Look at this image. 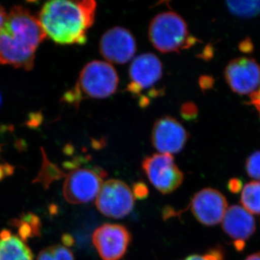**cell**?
<instances>
[{
  "mask_svg": "<svg viewBox=\"0 0 260 260\" xmlns=\"http://www.w3.org/2000/svg\"><path fill=\"white\" fill-rule=\"evenodd\" d=\"M46 37L39 19L23 6L13 7L0 28V64L31 70Z\"/></svg>",
  "mask_w": 260,
  "mask_h": 260,
  "instance_id": "6da1fadb",
  "label": "cell"
},
{
  "mask_svg": "<svg viewBox=\"0 0 260 260\" xmlns=\"http://www.w3.org/2000/svg\"><path fill=\"white\" fill-rule=\"evenodd\" d=\"M148 37L154 48L164 54L179 52L198 42L189 32L185 20L171 11L154 17L149 25Z\"/></svg>",
  "mask_w": 260,
  "mask_h": 260,
  "instance_id": "277c9868",
  "label": "cell"
},
{
  "mask_svg": "<svg viewBox=\"0 0 260 260\" xmlns=\"http://www.w3.org/2000/svg\"><path fill=\"white\" fill-rule=\"evenodd\" d=\"M225 78L233 91L241 95L251 94L260 85V66L251 58H237L228 64Z\"/></svg>",
  "mask_w": 260,
  "mask_h": 260,
  "instance_id": "7c38bea8",
  "label": "cell"
},
{
  "mask_svg": "<svg viewBox=\"0 0 260 260\" xmlns=\"http://www.w3.org/2000/svg\"><path fill=\"white\" fill-rule=\"evenodd\" d=\"M136 186L138 187V189H135V191H133V194H134L135 197L139 196V198H143V197L146 196L148 191L144 184H139L136 185Z\"/></svg>",
  "mask_w": 260,
  "mask_h": 260,
  "instance_id": "484cf974",
  "label": "cell"
},
{
  "mask_svg": "<svg viewBox=\"0 0 260 260\" xmlns=\"http://www.w3.org/2000/svg\"><path fill=\"white\" fill-rule=\"evenodd\" d=\"M182 115L185 119H191L195 118L198 114V109L193 104H186L181 109Z\"/></svg>",
  "mask_w": 260,
  "mask_h": 260,
  "instance_id": "603a6c76",
  "label": "cell"
},
{
  "mask_svg": "<svg viewBox=\"0 0 260 260\" xmlns=\"http://www.w3.org/2000/svg\"><path fill=\"white\" fill-rule=\"evenodd\" d=\"M226 5L233 15L240 18H252L260 14V1H227Z\"/></svg>",
  "mask_w": 260,
  "mask_h": 260,
  "instance_id": "ac0fdd59",
  "label": "cell"
},
{
  "mask_svg": "<svg viewBox=\"0 0 260 260\" xmlns=\"http://www.w3.org/2000/svg\"><path fill=\"white\" fill-rule=\"evenodd\" d=\"M241 203L249 213L260 215V181H251L244 186Z\"/></svg>",
  "mask_w": 260,
  "mask_h": 260,
  "instance_id": "2e32d148",
  "label": "cell"
},
{
  "mask_svg": "<svg viewBox=\"0 0 260 260\" xmlns=\"http://www.w3.org/2000/svg\"><path fill=\"white\" fill-rule=\"evenodd\" d=\"M7 15L8 14H7L5 8L0 5V28H2L3 23H4L5 19H6Z\"/></svg>",
  "mask_w": 260,
  "mask_h": 260,
  "instance_id": "4316f807",
  "label": "cell"
},
{
  "mask_svg": "<svg viewBox=\"0 0 260 260\" xmlns=\"http://www.w3.org/2000/svg\"><path fill=\"white\" fill-rule=\"evenodd\" d=\"M189 135L184 126L175 118L167 116L160 118L154 124L151 141L159 153H179L185 146Z\"/></svg>",
  "mask_w": 260,
  "mask_h": 260,
  "instance_id": "8fae6325",
  "label": "cell"
},
{
  "mask_svg": "<svg viewBox=\"0 0 260 260\" xmlns=\"http://www.w3.org/2000/svg\"><path fill=\"white\" fill-rule=\"evenodd\" d=\"M107 176L100 169L77 168L65 176L63 195L70 204L88 203L95 200Z\"/></svg>",
  "mask_w": 260,
  "mask_h": 260,
  "instance_id": "8992f818",
  "label": "cell"
},
{
  "mask_svg": "<svg viewBox=\"0 0 260 260\" xmlns=\"http://www.w3.org/2000/svg\"><path fill=\"white\" fill-rule=\"evenodd\" d=\"M249 104L255 108L260 116V87L250 94V102Z\"/></svg>",
  "mask_w": 260,
  "mask_h": 260,
  "instance_id": "cb8c5ba5",
  "label": "cell"
},
{
  "mask_svg": "<svg viewBox=\"0 0 260 260\" xmlns=\"http://www.w3.org/2000/svg\"><path fill=\"white\" fill-rule=\"evenodd\" d=\"M44 159L42 171L39 173L37 179L34 180V182L42 183L45 188H47L53 181L61 179L65 177L66 174H64L59 168L49 161L45 155H44Z\"/></svg>",
  "mask_w": 260,
  "mask_h": 260,
  "instance_id": "d6986e66",
  "label": "cell"
},
{
  "mask_svg": "<svg viewBox=\"0 0 260 260\" xmlns=\"http://www.w3.org/2000/svg\"><path fill=\"white\" fill-rule=\"evenodd\" d=\"M137 51L135 37L129 30L114 27L104 32L99 42V51L107 62L124 64L133 59Z\"/></svg>",
  "mask_w": 260,
  "mask_h": 260,
  "instance_id": "30bf717a",
  "label": "cell"
},
{
  "mask_svg": "<svg viewBox=\"0 0 260 260\" xmlns=\"http://www.w3.org/2000/svg\"><path fill=\"white\" fill-rule=\"evenodd\" d=\"M184 260H223V253L219 249H213L206 254L200 255L194 254L186 257Z\"/></svg>",
  "mask_w": 260,
  "mask_h": 260,
  "instance_id": "7402d4cb",
  "label": "cell"
},
{
  "mask_svg": "<svg viewBox=\"0 0 260 260\" xmlns=\"http://www.w3.org/2000/svg\"><path fill=\"white\" fill-rule=\"evenodd\" d=\"M14 226L18 227L19 237L23 241L28 238L39 235L41 230V220L34 214L28 213L22 215L21 218L12 221Z\"/></svg>",
  "mask_w": 260,
  "mask_h": 260,
  "instance_id": "e0dca14e",
  "label": "cell"
},
{
  "mask_svg": "<svg viewBox=\"0 0 260 260\" xmlns=\"http://www.w3.org/2000/svg\"><path fill=\"white\" fill-rule=\"evenodd\" d=\"M96 8L93 0H53L44 4L38 19L46 36L56 44H84L95 21Z\"/></svg>",
  "mask_w": 260,
  "mask_h": 260,
  "instance_id": "7a4b0ae2",
  "label": "cell"
},
{
  "mask_svg": "<svg viewBox=\"0 0 260 260\" xmlns=\"http://www.w3.org/2000/svg\"><path fill=\"white\" fill-rule=\"evenodd\" d=\"M142 167L150 182L162 194L175 191L184 181V174L169 154L155 153L146 157Z\"/></svg>",
  "mask_w": 260,
  "mask_h": 260,
  "instance_id": "ba28073f",
  "label": "cell"
},
{
  "mask_svg": "<svg viewBox=\"0 0 260 260\" xmlns=\"http://www.w3.org/2000/svg\"><path fill=\"white\" fill-rule=\"evenodd\" d=\"M221 222L225 234L242 244L256 230L255 220L252 214L239 205H233L228 208Z\"/></svg>",
  "mask_w": 260,
  "mask_h": 260,
  "instance_id": "5bb4252c",
  "label": "cell"
},
{
  "mask_svg": "<svg viewBox=\"0 0 260 260\" xmlns=\"http://www.w3.org/2000/svg\"><path fill=\"white\" fill-rule=\"evenodd\" d=\"M131 234L119 224L105 223L94 231L92 241L103 260H119L125 255Z\"/></svg>",
  "mask_w": 260,
  "mask_h": 260,
  "instance_id": "9c48e42d",
  "label": "cell"
},
{
  "mask_svg": "<svg viewBox=\"0 0 260 260\" xmlns=\"http://www.w3.org/2000/svg\"><path fill=\"white\" fill-rule=\"evenodd\" d=\"M1 102H2L1 95H0V105H1Z\"/></svg>",
  "mask_w": 260,
  "mask_h": 260,
  "instance_id": "f1b7e54d",
  "label": "cell"
},
{
  "mask_svg": "<svg viewBox=\"0 0 260 260\" xmlns=\"http://www.w3.org/2000/svg\"><path fill=\"white\" fill-rule=\"evenodd\" d=\"M245 260H260V251L248 256Z\"/></svg>",
  "mask_w": 260,
  "mask_h": 260,
  "instance_id": "83f0119b",
  "label": "cell"
},
{
  "mask_svg": "<svg viewBox=\"0 0 260 260\" xmlns=\"http://www.w3.org/2000/svg\"><path fill=\"white\" fill-rule=\"evenodd\" d=\"M162 73L161 61L155 54L144 53L136 56L129 68L127 91L139 99V102L143 93H148L150 102V98L156 97L160 93L155 87L161 80Z\"/></svg>",
  "mask_w": 260,
  "mask_h": 260,
  "instance_id": "5b68a950",
  "label": "cell"
},
{
  "mask_svg": "<svg viewBox=\"0 0 260 260\" xmlns=\"http://www.w3.org/2000/svg\"><path fill=\"white\" fill-rule=\"evenodd\" d=\"M246 169L249 177L260 180V150L254 152L248 158Z\"/></svg>",
  "mask_w": 260,
  "mask_h": 260,
  "instance_id": "44dd1931",
  "label": "cell"
},
{
  "mask_svg": "<svg viewBox=\"0 0 260 260\" xmlns=\"http://www.w3.org/2000/svg\"><path fill=\"white\" fill-rule=\"evenodd\" d=\"M37 260H75L73 251L67 246L56 244L39 252Z\"/></svg>",
  "mask_w": 260,
  "mask_h": 260,
  "instance_id": "ffe728a7",
  "label": "cell"
},
{
  "mask_svg": "<svg viewBox=\"0 0 260 260\" xmlns=\"http://www.w3.org/2000/svg\"><path fill=\"white\" fill-rule=\"evenodd\" d=\"M239 49L243 52L250 53L253 51L254 47H253L252 43H251L250 39H246L245 40L243 41L239 45Z\"/></svg>",
  "mask_w": 260,
  "mask_h": 260,
  "instance_id": "d4e9b609",
  "label": "cell"
},
{
  "mask_svg": "<svg viewBox=\"0 0 260 260\" xmlns=\"http://www.w3.org/2000/svg\"><path fill=\"white\" fill-rule=\"evenodd\" d=\"M0 260H34L30 248L10 231L0 232Z\"/></svg>",
  "mask_w": 260,
  "mask_h": 260,
  "instance_id": "9a60e30c",
  "label": "cell"
},
{
  "mask_svg": "<svg viewBox=\"0 0 260 260\" xmlns=\"http://www.w3.org/2000/svg\"><path fill=\"white\" fill-rule=\"evenodd\" d=\"M190 208L191 213L200 223L213 226L223 220L228 209V203L220 191L205 188L193 197Z\"/></svg>",
  "mask_w": 260,
  "mask_h": 260,
  "instance_id": "4fadbf2b",
  "label": "cell"
},
{
  "mask_svg": "<svg viewBox=\"0 0 260 260\" xmlns=\"http://www.w3.org/2000/svg\"><path fill=\"white\" fill-rule=\"evenodd\" d=\"M119 82L117 73L110 63L90 61L84 66L75 88L65 95L64 100L77 105L85 99H107L115 93Z\"/></svg>",
  "mask_w": 260,
  "mask_h": 260,
  "instance_id": "3957f363",
  "label": "cell"
},
{
  "mask_svg": "<svg viewBox=\"0 0 260 260\" xmlns=\"http://www.w3.org/2000/svg\"><path fill=\"white\" fill-rule=\"evenodd\" d=\"M95 205L108 218H123L134 208V194L124 181L109 179L103 184L95 198Z\"/></svg>",
  "mask_w": 260,
  "mask_h": 260,
  "instance_id": "52a82bcc",
  "label": "cell"
}]
</instances>
